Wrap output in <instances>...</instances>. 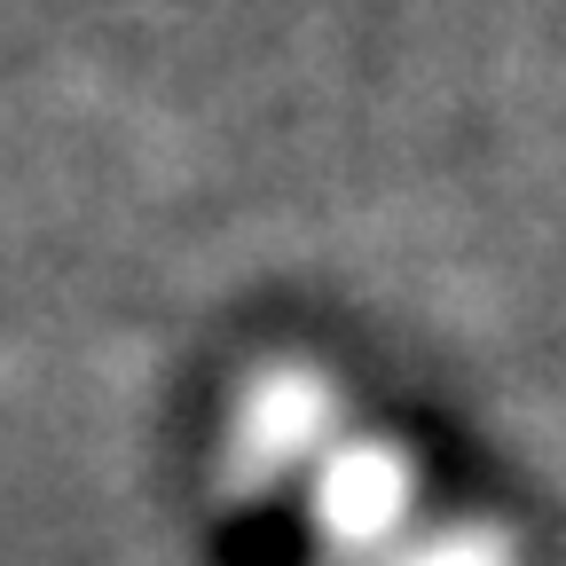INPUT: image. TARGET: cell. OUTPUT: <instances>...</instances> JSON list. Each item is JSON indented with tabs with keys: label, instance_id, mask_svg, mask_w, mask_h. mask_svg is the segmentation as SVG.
I'll return each instance as SVG.
<instances>
[{
	"label": "cell",
	"instance_id": "1",
	"mask_svg": "<svg viewBox=\"0 0 566 566\" xmlns=\"http://www.w3.org/2000/svg\"><path fill=\"white\" fill-rule=\"evenodd\" d=\"M300 480H307V520L338 558H378L386 543H401L417 504V464L386 433H338Z\"/></svg>",
	"mask_w": 566,
	"mask_h": 566
},
{
	"label": "cell",
	"instance_id": "2",
	"mask_svg": "<svg viewBox=\"0 0 566 566\" xmlns=\"http://www.w3.org/2000/svg\"><path fill=\"white\" fill-rule=\"evenodd\" d=\"M338 433H346V424H338L331 378L307 370V363H268V370L244 378V394L229 409V480L237 488L300 480Z\"/></svg>",
	"mask_w": 566,
	"mask_h": 566
}]
</instances>
